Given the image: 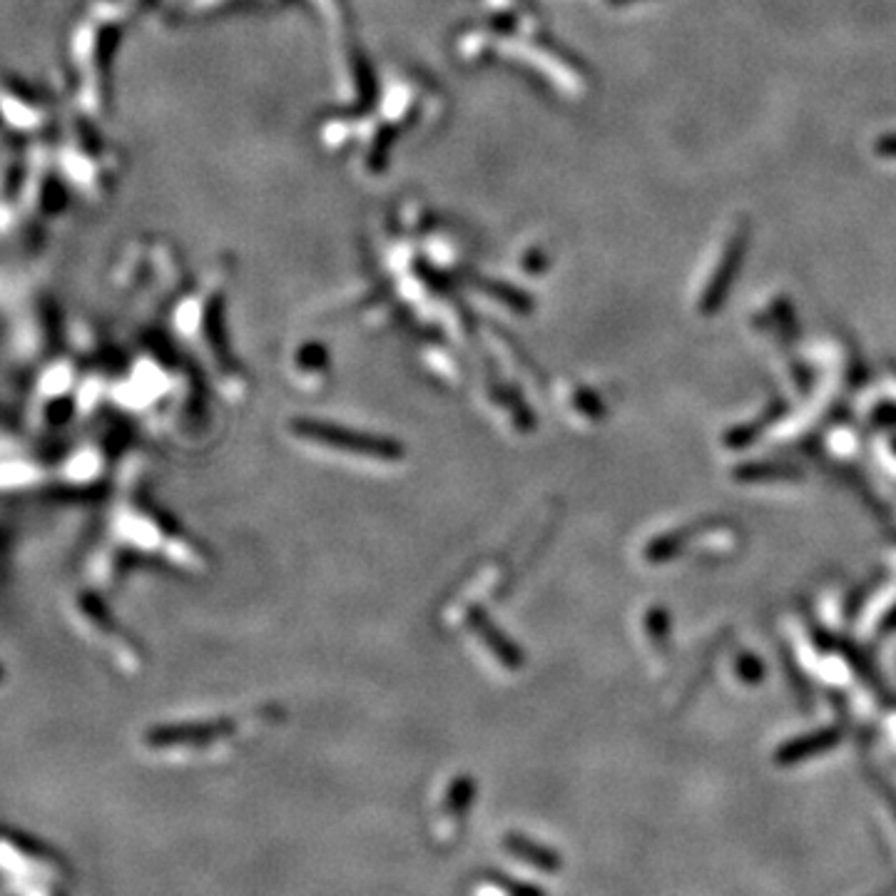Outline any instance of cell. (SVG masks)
Instances as JSON below:
<instances>
[{
    "instance_id": "obj_4",
    "label": "cell",
    "mask_w": 896,
    "mask_h": 896,
    "mask_svg": "<svg viewBox=\"0 0 896 896\" xmlns=\"http://www.w3.org/2000/svg\"><path fill=\"white\" fill-rule=\"evenodd\" d=\"M874 150H877V155L882 157H896V135H884L882 140L874 145Z\"/></svg>"
},
{
    "instance_id": "obj_1",
    "label": "cell",
    "mask_w": 896,
    "mask_h": 896,
    "mask_svg": "<svg viewBox=\"0 0 896 896\" xmlns=\"http://www.w3.org/2000/svg\"><path fill=\"white\" fill-rule=\"evenodd\" d=\"M289 429H292V434L297 439L307 441V444L322 446L327 451L351 453V456L366 458V461L396 463L404 458V446L386 439V436L364 434V431L346 429V426L329 424V421L294 419L289 424Z\"/></svg>"
},
{
    "instance_id": "obj_3",
    "label": "cell",
    "mask_w": 896,
    "mask_h": 896,
    "mask_svg": "<svg viewBox=\"0 0 896 896\" xmlns=\"http://www.w3.org/2000/svg\"><path fill=\"white\" fill-rule=\"evenodd\" d=\"M471 628H473V633L478 635V638H486L488 650H491V653L496 655V660H501V663L506 665V668H518V663H521V660H518V658H521V655H518V650L513 648V645L508 643L506 638H503L501 630H496L491 623H488L486 615H483L481 610H478V613H473Z\"/></svg>"
},
{
    "instance_id": "obj_5",
    "label": "cell",
    "mask_w": 896,
    "mask_h": 896,
    "mask_svg": "<svg viewBox=\"0 0 896 896\" xmlns=\"http://www.w3.org/2000/svg\"><path fill=\"white\" fill-rule=\"evenodd\" d=\"M615 3H618V0H615ZM620 3H628V0H620Z\"/></svg>"
},
{
    "instance_id": "obj_2",
    "label": "cell",
    "mask_w": 896,
    "mask_h": 896,
    "mask_svg": "<svg viewBox=\"0 0 896 896\" xmlns=\"http://www.w3.org/2000/svg\"><path fill=\"white\" fill-rule=\"evenodd\" d=\"M232 732L229 722H200V725H175V727H162L155 732L152 742L157 747H170V745H207V742L222 740V735Z\"/></svg>"
}]
</instances>
